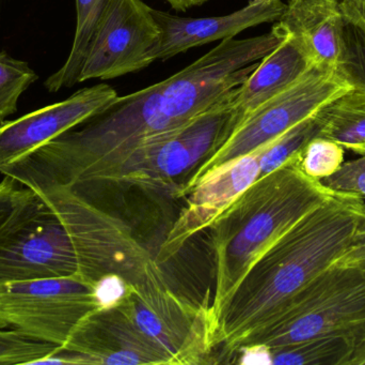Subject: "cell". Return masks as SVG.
<instances>
[{"label": "cell", "mask_w": 365, "mask_h": 365, "mask_svg": "<svg viewBox=\"0 0 365 365\" xmlns=\"http://www.w3.org/2000/svg\"><path fill=\"white\" fill-rule=\"evenodd\" d=\"M284 36L227 39L169 79L125 96L8 165L2 175L31 190L98 184L148 141L181 128L242 85Z\"/></svg>", "instance_id": "cell-1"}, {"label": "cell", "mask_w": 365, "mask_h": 365, "mask_svg": "<svg viewBox=\"0 0 365 365\" xmlns=\"http://www.w3.org/2000/svg\"><path fill=\"white\" fill-rule=\"evenodd\" d=\"M362 199L332 194L298 221L251 266L217 319L215 346L236 354L355 241Z\"/></svg>", "instance_id": "cell-2"}, {"label": "cell", "mask_w": 365, "mask_h": 365, "mask_svg": "<svg viewBox=\"0 0 365 365\" xmlns=\"http://www.w3.org/2000/svg\"><path fill=\"white\" fill-rule=\"evenodd\" d=\"M299 156L259 178L210 227L215 265L210 309L216 325L219 314L253 263L334 194L321 181L302 173Z\"/></svg>", "instance_id": "cell-3"}, {"label": "cell", "mask_w": 365, "mask_h": 365, "mask_svg": "<svg viewBox=\"0 0 365 365\" xmlns=\"http://www.w3.org/2000/svg\"><path fill=\"white\" fill-rule=\"evenodd\" d=\"M238 87L181 128L133 150L101 184H128L145 190L170 191L175 195L240 124L234 105Z\"/></svg>", "instance_id": "cell-4"}, {"label": "cell", "mask_w": 365, "mask_h": 365, "mask_svg": "<svg viewBox=\"0 0 365 365\" xmlns=\"http://www.w3.org/2000/svg\"><path fill=\"white\" fill-rule=\"evenodd\" d=\"M365 325V269L334 263L238 345L281 349L311 339L351 334Z\"/></svg>", "instance_id": "cell-5"}, {"label": "cell", "mask_w": 365, "mask_h": 365, "mask_svg": "<svg viewBox=\"0 0 365 365\" xmlns=\"http://www.w3.org/2000/svg\"><path fill=\"white\" fill-rule=\"evenodd\" d=\"M34 191L46 199L63 223L76 254L77 274L81 278L96 285L106 276H118L128 287L145 280L154 259L126 223L70 186Z\"/></svg>", "instance_id": "cell-6"}, {"label": "cell", "mask_w": 365, "mask_h": 365, "mask_svg": "<svg viewBox=\"0 0 365 365\" xmlns=\"http://www.w3.org/2000/svg\"><path fill=\"white\" fill-rule=\"evenodd\" d=\"M117 306L164 351L169 365L204 364L216 349L210 306H197L178 296L155 259L145 280L128 287Z\"/></svg>", "instance_id": "cell-7"}, {"label": "cell", "mask_w": 365, "mask_h": 365, "mask_svg": "<svg viewBox=\"0 0 365 365\" xmlns=\"http://www.w3.org/2000/svg\"><path fill=\"white\" fill-rule=\"evenodd\" d=\"M351 90L336 69L313 66L284 91L246 116L227 141L191 174L175 196L188 195L208 171L272 143Z\"/></svg>", "instance_id": "cell-8"}, {"label": "cell", "mask_w": 365, "mask_h": 365, "mask_svg": "<svg viewBox=\"0 0 365 365\" xmlns=\"http://www.w3.org/2000/svg\"><path fill=\"white\" fill-rule=\"evenodd\" d=\"M77 274L76 254L63 223L42 195L28 188L0 221V283Z\"/></svg>", "instance_id": "cell-9"}, {"label": "cell", "mask_w": 365, "mask_h": 365, "mask_svg": "<svg viewBox=\"0 0 365 365\" xmlns=\"http://www.w3.org/2000/svg\"><path fill=\"white\" fill-rule=\"evenodd\" d=\"M100 309L96 285L79 274L0 283V329L58 347Z\"/></svg>", "instance_id": "cell-10"}, {"label": "cell", "mask_w": 365, "mask_h": 365, "mask_svg": "<svg viewBox=\"0 0 365 365\" xmlns=\"http://www.w3.org/2000/svg\"><path fill=\"white\" fill-rule=\"evenodd\" d=\"M143 0H113L92 42L79 83L113 79L153 64L160 29Z\"/></svg>", "instance_id": "cell-11"}, {"label": "cell", "mask_w": 365, "mask_h": 365, "mask_svg": "<svg viewBox=\"0 0 365 365\" xmlns=\"http://www.w3.org/2000/svg\"><path fill=\"white\" fill-rule=\"evenodd\" d=\"M44 364H168L164 351L117 306L88 315Z\"/></svg>", "instance_id": "cell-12"}, {"label": "cell", "mask_w": 365, "mask_h": 365, "mask_svg": "<svg viewBox=\"0 0 365 365\" xmlns=\"http://www.w3.org/2000/svg\"><path fill=\"white\" fill-rule=\"evenodd\" d=\"M265 146L212 169L197 181L188 194L186 206L160 246L155 259L158 264L173 259L195 235L210 229L259 179V154Z\"/></svg>", "instance_id": "cell-13"}, {"label": "cell", "mask_w": 365, "mask_h": 365, "mask_svg": "<svg viewBox=\"0 0 365 365\" xmlns=\"http://www.w3.org/2000/svg\"><path fill=\"white\" fill-rule=\"evenodd\" d=\"M106 84L83 88L70 98L0 124V173L62 133L81 126L118 98Z\"/></svg>", "instance_id": "cell-14"}, {"label": "cell", "mask_w": 365, "mask_h": 365, "mask_svg": "<svg viewBox=\"0 0 365 365\" xmlns=\"http://www.w3.org/2000/svg\"><path fill=\"white\" fill-rule=\"evenodd\" d=\"M287 4L281 0H251L245 8L223 16L189 19L153 9L160 29V40L153 60L169 59L195 46L217 40L234 38L248 28L276 23L282 17Z\"/></svg>", "instance_id": "cell-15"}, {"label": "cell", "mask_w": 365, "mask_h": 365, "mask_svg": "<svg viewBox=\"0 0 365 365\" xmlns=\"http://www.w3.org/2000/svg\"><path fill=\"white\" fill-rule=\"evenodd\" d=\"M342 24L341 0H291L272 28L292 36L314 66L336 69Z\"/></svg>", "instance_id": "cell-16"}, {"label": "cell", "mask_w": 365, "mask_h": 365, "mask_svg": "<svg viewBox=\"0 0 365 365\" xmlns=\"http://www.w3.org/2000/svg\"><path fill=\"white\" fill-rule=\"evenodd\" d=\"M313 66H317L299 44L292 36H284L282 42L259 60L257 68L238 87L234 105L240 121L296 83Z\"/></svg>", "instance_id": "cell-17"}, {"label": "cell", "mask_w": 365, "mask_h": 365, "mask_svg": "<svg viewBox=\"0 0 365 365\" xmlns=\"http://www.w3.org/2000/svg\"><path fill=\"white\" fill-rule=\"evenodd\" d=\"M111 1L76 0V31L72 49L63 66L45 81V88L49 92H57L79 83L86 58Z\"/></svg>", "instance_id": "cell-18"}, {"label": "cell", "mask_w": 365, "mask_h": 365, "mask_svg": "<svg viewBox=\"0 0 365 365\" xmlns=\"http://www.w3.org/2000/svg\"><path fill=\"white\" fill-rule=\"evenodd\" d=\"M319 136L331 139L345 149L365 146V94L351 90L328 103L319 111Z\"/></svg>", "instance_id": "cell-19"}, {"label": "cell", "mask_w": 365, "mask_h": 365, "mask_svg": "<svg viewBox=\"0 0 365 365\" xmlns=\"http://www.w3.org/2000/svg\"><path fill=\"white\" fill-rule=\"evenodd\" d=\"M269 351L274 365H347L351 338L349 334L322 336Z\"/></svg>", "instance_id": "cell-20"}, {"label": "cell", "mask_w": 365, "mask_h": 365, "mask_svg": "<svg viewBox=\"0 0 365 365\" xmlns=\"http://www.w3.org/2000/svg\"><path fill=\"white\" fill-rule=\"evenodd\" d=\"M319 111L302 120L263 148L259 154V178L272 173L292 159L299 156L309 141L319 136L322 126Z\"/></svg>", "instance_id": "cell-21"}, {"label": "cell", "mask_w": 365, "mask_h": 365, "mask_svg": "<svg viewBox=\"0 0 365 365\" xmlns=\"http://www.w3.org/2000/svg\"><path fill=\"white\" fill-rule=\"evenodd\" d=\"M336 69L353 89L365 94V21L344 12Z\"/></svg>", "instance_id": "cell-22"}, {"label": "cell", "mask_w": 365, "mask_h": 365, "mask_svg": "<svg viewBox=\"0 0 365 365\" xmlns=\"http://www.w3.org/2000/svg\"><path fill=\"white\" fill-rule=\"evenodd\" d=\"M38 79L28 62L0 53V124L16 113L21 94Z\"/></svg>", "instance_id": "cell-23"}, {"label": "cell", "mask_w": 365, "mask_h": 365, "mask_svg": "<svg viewBox=\"0 0 365 365\" xmlns=\"http://www.w3.org/2000/svg\"><path fill=\"white\" fill-rule=\"evenodd\" d=\"M344 150L343 146L331 139L317 136L302 150L298 165L304 175L322 181L342 166Z\"/></svg>", "instance_id": "cell-24"}, {"label": "cell", "mask_w": 365, "mask_h": 365, "mask_svg": "<svg viewBox=\"0 0 365 365\" xmlns=\"http://www.w3.org/2000/svg\"><path fill=\"white\" fill-rule=\"evenodd\" d=\"M57 349L12 330L0 331V364H40Z\"/></svg>", "instance_id": "cell-25"}, {"label": "cell", "mask_w": 365, "mask_h": 365, "mask_svg": "<svg viewBox=\"0 0 365 365\" xmlns=\"http://www.w3.org/2000/svg\"><path fill=\"white\" fill-rule=\"evenodd\" d=\"M322 184L334 194L349 195L365 201V154L357 160L344 162Z\"/></svg>", "instance_id": "cell-26"}, {"label": "cell", "mask_w": 365, "mask_h": 365, "mask_svg": "<svg viewBox=\"0 0 365 365\" xmlns=\"http://www.w3.org/2000/svg\"><path fill=\"white\" fill-rule=\"evenodd\" d=\"M128 285L118 276H108L96 283V294L102 308L115 306L128 293Z\"/></svg>", "instance_id": "cell-27"}, {"label": "cell", "mask_w": 365, "mask_h": 365, "mask_svg": "<svg viewBox=\"0 0 365 365\" xmlns=\"http://www.w3.org/2000/svg\"><path fill=\"white\" fill-rule=\"evenodd\" d=\"M19 182L4 176L0 181V221L13 209L17 201L27 193L28 188H21Z\"/></svg>", "instance_id": "cell-28"}, {"label": "cell", "mask_w": 365, "mask_h": 365, "mask_svg": "<svg viewBox=\"0 0 365 365\" xmlns=\"http://www.w3.org/2000/svg\"><path fill=\"white\" fill-rule=\"evenodd\" d=\"M351 353L347 365H365V325L349 334Z\"/></svg>", "instance_id": "cell-29"}, {"label": "cell", "mask_w": 365, "mask_h": 365, "mask_svg": "<svg viewBox=\"0 0 365 365\" xmlns=\"http://www.w3.org/2000/svg\"><path fill=\"white\" fill-rule=\"evenodd\" d=\"M336 263L357 266L365 269V244H353Z\"/></svg>", "instance_id": "cell-30"}, {"label": "cell", "mask_w": 365, "mask_h": 365, "mask_svg": "<svg viewBox=\"0 0 365 365\" xmlns=\"http://www.w3.org/2000/svg\"><path fill=\"white\" fill-rule=\"evenodd\" d=\"M342 11L365 21V0H341Z\"/></svg>", "instance_id": "cell-31"}, {"label": "cell", "mask_w": 365, "mask_h": 365, "mask_svg": "<svg viewBox=\"0 0 365 365\" xmlns=\"http://www.w3.org/2000/svg\"><path fill=\"white\" fill-rule=\"evenodd\" d=\"M167 4H170L171 8L178 11H186L187 9L192 6H201L208 0H164Z\"/></svg>", "instance_id": "cell-32"}, {"label": "cell", "mask_w": 365, "mask_h": 365, "mask_svg": "<svg viewBox=\"0 0 365 365\" xmlns=\"http://www.w3.org/2000/svg\"><path fill=\"white\" fill-rule=\"evenodd\" d=\"M365 244V201H362L360 206L359 223H358L357 233L353 244Z\"/></svg>", "instance_id": "cell-33"}, {"label": "cell", "mask_w": 365, "mask_h": 365, "mask_svg": "<svg viewBox=\"0 0 365 365\" xmlns=\"http://www.w3.org/2000/svg\"><path fill=\"white\" fill-rule=\"evenodd\" d=\"M353 152L359 154V156H364V154H365V146H362V147L359 148H356L355 150H353Z\"/></svg>", "instance_id": "cell-34"}, {"label": "cell", "mask_w": 365, "mask_h": 365, "mask_svg": "<svg viewBox=\"0 0 365 365\" xmlns=\"http://www.w3.org/2000/svg\"><path fill=\"white\" fill-rule=\"evenodd\" d=\"M257 1H272V0H257Z\"/></svg>", "instance_id": "cell-35"}]
</instances>
